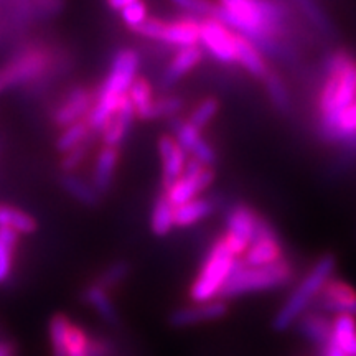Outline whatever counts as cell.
Segmentation results:
<instances>
[{
	"label": "cell",
	"instance_id": "cell-1",
	"mask_svg": "<svg viewBox=\"0 0 356 356\" xmlns=\"http://www.w3.org/2000/svg\"><path fill=\"white\" fill-rule=\"evenodd\" d=\"M286 12L273 0H220L213 19L220 20L239 37L267 51L275 50L274 35L282 25Z\"/></svg>",
	"mask_w": 356,
	"mask_h": 356
},
{
	"label": "cell",
	"instance_id": "cell-2",
	"mask_svg": "<svg viewBox=\"0 0 356 356\" xmlns=\"http://www.w3.org/2000/svg\"><path fill=\"white\" fill-rule=\"evenodd\" d=\"M139 55L134 50H121L115 53L109 73L99 88L95 104L86 115V122L92 131H102L115 111L121 108L127 97L129 89L136 81L139 71Z\"/></svg>",
	"mask_w": 356,
	"mask_h": 356
},
{
	"label": "cell",
	"instance_id": "cell-3",
	"mask_svg": "<svg viewBox=\"0 0 356 356\" xmlns=\"http://www.w3.org/2000/svg\"><path fill=\"white\" fill-rule=\"evenodd\" d=\"M335 257L325 254L312 266V269L305 274V277L297 284L293 292L287 297L284 305L280 307L273 320L275 332H286L292 325L297 323L302 315L307 314L312 305L315 304L317 297L322 292L325 284L333 277L335 273Z\"/></svg>",
	"mask_w": 356,
	"mask_h": 356
},
{
	"label": "cell",
	"instance_id": "cell-4",
	"mask_svg": "<svg viewBox=\"0 0 356 356\" xmlns=\"http://www.w3.org/2000/svg\"><path fill=\"white\" fill-rule=\"evenodd\" d=\"M292 277V269L289 262L280 259L269 266H248L244 262L236 261L225 287H222L220 299H233V297L246 296L270 291L286 286Z\"/></svg>",
	"mask_w": 356,
	"mask_h": 356
},
{
	"label": "cell",
	"instance_id": "cell-5",
	"mask_svg": "<svg viewBox=\"0 0 356 356\" xmlns=\"http://www.w3.org/2000/svg\"><path fill=\"white\" fill-rule=\"evenodd\" d=\"M356 101V63L345 53H337L328 61V76L320 95L322 121L335 118Z\"/></svg>",
	"mask_w": 356,
	"mask_h": 356
},
{
	"label": "cell",
	"instance_id": "cell-6",
	"mask_svg": "<svg viewBox=\"0 0 356 356\" xmlns=\"http://www.w3.org/2000/svg\"><path fill=\"white\" fill-rule=\"evenodd\" d=\"M236 264V256L229 251L222 239L213 244L204 259L198 277L190 287V299L193 304L220 299L222 287Z\"/></svg>",
	"mask_w": 356,
	"mask_h": 356
},
{
	"label": "cell",
	"instance_id": "cell-7",
	"mask_svg": "<svg viewBox=\"0 0 356 356\" xmlns=\"http://www.w3.org/2000/svg\"><path fill=\"white\" fill-rule=\"evenodd\" d=\"M53 63V53L44 44H26L0 68V95L12 88L40 81Z\"/></svg>",
	"mask_w": 356,
	"mask_h": 356
},
{
	"label": "cell",
	"instance_id": "cell-8",
	"mask_svg": "<svg viewBox=\"0 0 356 356\" xmlns=\"http://www.w3.org/2000/svg\"><path fill=\"white\" fill-rule=\"evenodd\" d=\"M211 181L213 172L210 168L204 167L198 160L188 159L181 177L178 178L175 184L167 186L165 197L173 208L180 207V204L197 198L203 190L208 188V185H211Z\"/></svg>",
	"mask_w": 356,
	"mask_h": 356
},
{
	"label": "cell",
	"instance_id": "cell-9",
	"mask_svg": "<svg viewBox=\"0 0 356 356\" xmlns=\"http://www.w3.org/2000/svg\"><path fill=\"white\" fill-rule=\"evenodd\" d=\"M261 218L256 216V213L249 210L248 207L238 204L226 216V236L222 238V241L226 243V246L233 254L243 256L248 251L249 244L254 239L257 225H259Z\"/></svg>",
	"mask_w": 356,
	"mask_h": 356
},
{
	"label": "cell",
	"instance_id": "cell-10",
	"mask_svg": "<svg viewBox=\"0 0 356 356\" xmlns=\"http://www.w3.org/2000/svg\"><path fill=\"white\" fill-rule=\"evenodd\" d=\"M200 43L222 63L236 61V35L216 19L200 24Z\"/></svg>",
	"mask_w": 356,
	"mask_h": 356
},
{
	"label": "cell",
	"instance_id": "cell-11",
	"mask_svg": "<svg viewBox=\"0 0 356 356\" xmlns=\"http://www.w3.org/2000/svg\"><path fill=\"white\" fill-rule=\"evenodd\" d=\"M280 259H282V248H280L277 236L266 221L259 220L254 239L244 252V264L269 266Z\"/></svg>",
	"mask_w": 356,
	"mask_h": 356
},
{
	"label": "cell",
	"instance_id": "cell-12",
	"mask_svg": "<svg viewBox=\"0 0 356 356\" xmlns=\"http://www.w3.org/2000/svg\"><path fill=\"white\" fill-rule=\"evenodd\" d=\"M228 314V305L222 299L200 302V304L185 305L180 309L173 310L170 314V325L177 328L195 327V325L211 323L221 320Z\"/></svg>",
	"mask_w": 356,
	"mask_h": 356
},
{
	"label": "cell",
	"instance_id": "cell-13",
	"mask_svg": "<svg viewBox=\"0 0 356 356\" xmlns=\"http://www.w3.org/2000/svg\"><path fill=\"white\" fill-rule=\"evenodd\" d=\"M172 131L175 136L173 139L185 150V154L191 155V159L198 160L204 167H210L215 162V150L203 139L197 127L191 126L190 122L181 121V119H175L172 121Z\"/></svg>",
	"mask_w": 356,
	"mask_h": 356
},
{
	"label": "cell",
	"instance_id": "cell-14",
	"mask_svg": "<svg viewBox=\"0 0 356 356\" xmlns=\"http://www.w3.org/2000/svg\"><path fill=\"white\" fill-rule=\"evenodd\" d=\"M95 104L92 92L86 88H74L66 95V97L53 111V122L58 127L65 129L71 124L83 121V115H88Z\"/></svg>",
	"mask_w": 356,
	"mask_h": 356
},
{
	"label": "cell",
	"instance_id": "cell-15",
	"mask_svg": "<svg viewBox=\"0 0 356 356\" xmlns=\"http://www.w3.org/2000/svg\"><path fill=\"white\" fill-rule=\"evenodd\" d=\"M159 154L162 157L163 181H165V186H170L181 177L188 159H186L185 150L170 136H163L159 140Z\"/></svg>",
	"mask_w": 356,
	"mask_h": 356
},
{
	"label": "cell",
	"instance_id": "cell-16",
	"mask_svg": "<svg viewBox=\"0 0 356 356\" xmlns=\"http://www.w3.org/2000/svg\"><path fill=\"white\" fill-rule=\"evenodd\" d=\"M134 108L131 101L124 99L121 108L115 111V114L109 119L108 124H106L104 129H102V142H104V147H113V149H118V145L122 144V140L126 139L129 129L132 126L134 121Z\"/></svg>",
	"mask_w": 356,
	"mask_h": 356
},
{
	"label": "cell",
	"instance_id": "cell-17",
	"mask_svg": "<svg viewBox=\"0 0 356 356\" xmlns=\"http://www.w3.org/2000/svg\"><path fill=\"white\" fill-rule=\"evenodd\" d=\"M299 332L312 343L323 348L330 343L332 338V318L323 312H307L297 320Z\"/></svg>",
	"mask_w": 356,
	"mask_h": 356
},
{
	"label": "cell",
	"instance_id": "cell-18",
	"mask_svg": "<svg viewBox=\"0 0 356 356\" xmlns=\"http://www.w3.org/2000/svg\"><path fill=\"white\" fill-rule=\"evenodd\" d=\"M322 131L328 139L356 145V101L335 118L322 121Z\"/></svg>",
	"mask_w": 356,
	"mask_h": 356
},
{
	"label": "cell",
	"instance_id": "cell-19",
	"mask_svg": "<svg viewBox=\"0 0 356 356\" xmlns=\"http://www.w3.org/2000/svg\"><path fill=\"white\" fill-rule=\"evenodd\" d=\"M160 42L180 48L197 47V43L200 42V24L193 19H184L172 22V24H163Z\"/></svg>",
	"mask_w": 356,
	"mask_h": 356
},
{
	"label": "cell",
	"instance_id": "cell-20",
	"mask_svg": "<svg viewBox=\"0 0 356 356\" xmlns=\"http://www.w3.org/2000/svg\"><path fill=\"white\" fill-rule=\"evenodd\" d=\"M330 343L345 356H356V318L353 315H333Z\"/></svg>",
	"mask_w": 356,
	"mask_h": 356
},
{
	"label": "cell",
	"instance_id": "cell-21",
	"mask_svg": "<svg viewBox=\"0 0 356 356\" xmlns=\"http://www.w3.org/2000/svg\"><path fill=\"white\" fill-rule=\"evenodd\" d=\"M202 60V50L198 47H190V48H180V51L173 56L170 65L167 66V70L163 71L162 84L165 88L175 84L184 74L188 73L200 63Z\"/></svg>",
	"mask_w": 356,
	"mask_h": 356
},
{
	"label": "cell",
	"instance_id": "cell-22",
	"mask_svg": "<svg viewBox=\"0 0 356 356\" xmlns=\"http://www.w3.org/2000/svg\"><path fill=\"white\" fill-rule=\"evenodd\" d=\"M118 149H113V147H104V149L97 154L91 185L95 186L99 195L108 191L111 184H113L115 167H118Z\"/></svg>",
	"mask_w": 356,
	"mask_h": 356
},
{
	"label": "cell",
	"instance_id": "cell-23",
	"mask_svg": "<svg viewBox=\"0 0 356 356\" xmlns=\"http://www.w3.org/2000/svg\"><path fill=\"white\" fill-rule=\"evenodd\" d=\"M0 228L12 229L17 234H32L38 229V222L22 208L0 203Z\"/></svg>",
	"mask_w": 356,
	"mask_h": 356
},
{
	"label": "cell",
	"instance_id": "cell-24",
	"mask_svg": "<svg viewBox=\"0 0 356 356\" xmlns=\"http://www.w3.org/2000/svg\"><path fill=\"white\" fill-rule=\"evenodd\" d=\"M60 185L71 198H74L84 207H96L99 203L101 195L91 185V181H86L76 173H63L60 178Z\"/></svg>",
	"mask_w": 356,
	"mask_h": 356
},
{
	"label": "cell",
	"instance_id": "cell-25",
	"mask_svg": "<svg viewBox=\"0 0 356 356\" xmlns=\"http://www.w3.org/2000/svg\"><path fill=\"white\" fill-rule=\"evenodd\" d=\"M236 61H239V65L244 70H248L249 73L254 74L257 78L267 76L264 58L261 56L259 48L252 44L249 40L239 37V35H236Z\"/></svg>",
	"mask_w": 356,
	"mask_h": 356
},
{
	"label": "cell",
	"instance_id": "cell-26",
	"mask_svg": "<svg viewBox=\"0 0 356 356\" xmlns=\"http://www.w3.org/2000/svg\"><path fill=\"white\" fill-rule=\"evenodd\" d=\"M83 299L88 305H91L92 309L96 310V314L99 315L106 323L115 325L119 322L118 310H115L113 300H111L109 293L106 289L99 287L97 284H91V286L84 289Z\"/></svg>",
	"mask_w": 356,
	"mask_h": 356
},
{
	"label": "cell",
	"instance_id": "cell-27",
	"mask_svg": "<svg viewBox=\"0 0 356 356\" xmlns=\"http://www.w3.org/2000/svg\"><path fill=\"white\" fill-rule=\"evenodd\" d=\"M213 211L211 202L204 198H195L191 202H186L180 207L173 208V220H175V226L185 228V226H191L195 222L204 220L210 216Z\"/></svg>",
	"mask_w": 356,
	"mask_h": 356
},
{
	"label": "cell",
	"instance_id": "cell-28",
	"mask_svg": "<svg viewBox=\"0 0 356 356\" xmlns=\"http://www.w3.org/2000/svg\"><path fill=\"white\" fill-rule=\"evenodd\" d=\"M127 99L131 101L134 113L139 115L140 119L152 121V109L155 99L152 97V89H150L149 83L145 79L136 78V81L132 83V86L127 92Z\"/></svg>",
	"mask_w": 356,
	"mask_h": 356
},
{
	"label": "cell",
	"instance_id": "cell-29",
	"mask_svg": "<svg viewBox=\"0 0 356 356\" xmlns=\"http://www.w3.org/2000/svg\"><path fill=\"white\" fill-rule=\"evenodd\" d=\"M19 236L15 231L0 228V286L10 279L13 270V257H15Z\"/></svg>",
	"mask_w": 356,
	"mask_h": 356
},
{
	"label": "cell",
	"instance_id": "cell-30",
	"mask_svg": "<svg viewBox=\"0 0 356 356\" xmlns=\"http://www.w3.org/2000/svg\"><path fill=\"white\" fill-rule=\"evenodd\" d=\"M89 131H91V129H89L86 121H78L71 124V126H66L63 131H61L60 136H58L56 150L65 155L66 152H70V150L83 145L84 142L88 140Z\"/></svg>",
	"mask_w": 356,
	"mask_h": 356
},
{
	"label": "cell",
	"instance_id": "cell-31",
	"mask_svg": "<svg viewBox=\"0 0 356 356\" xmlns=\"http://www.w3.org/2000/svg\"><path fill=\"white\" fill-rule=\"evenodd\" d=\"M66 356H97L96 346L81 327L71 322L66 335Z\"/></svg>",
	"mask_w": 356,
	"mask_h": 356
},
{
	"label": "cell",
	"instance_id": "cell-32",
	"mask_svg": "<svg viewBox=\"0 0 356 356\" xmlns=\"http://www.w3.org/2000/svg\"><path fill=\"white\" fill-rule=\"evenodd\" d=\"M175 226V220H173V207L168 202L165 195L157 198L152 210V231L157 236H165L172 231Z\"/></svg>",
	"mask_w": 356,
	"mask_h": 356
},
{
	"label": "cell",
	"instance_id": "cell-33",
	"mask_svg": "<svg viewBox=\"0 0 356 356\" xmlns=\"http://www.w3.org/2000/svg\"><path fill=\"white\" fill-rule=\"evenodd\" d=\"M71 320L63 314L53 315L50 320V345L51 356H66V335H68Z\"/></svg>",
	"mask_w": 356,
	"mask_h": 356
},
{
	"label": "cell",
	"instance_id": "cell-34",
	"mask_svg": "<svg viewBox=\"0 0 356 356\" xmlns=\"http://www.w3.org/2000/svg\"><path fill=\"white\" fill-rule=\"evenodd\" d=\"M129 270H131V267H129L127 262H124V261L114 262V264L109 266L108 269L102 270L101 275L96 279L95 284H97V286L102 289H106V291H109V289L119 286V284H121L122 280L127 277Z\"/></svg>",
	"mask_w": 356,
	"mask_h": 356
},
{
	"label": "cell",
	"instance_id": "cell-35",
	"mask_svg": "<svg viewBox=\"0 0 356 356\" xmlns=\"http://www.w3.org/2000/svg\"><path fill=\"white\" fill-rule=\"evenodd\" d=\"M216 113H218V102L215 99H207L203 101L202 104L193 111V113H191V118L188 122L200 131V129H203L204 126H208V124L211 122V119L215 118Z\"/></svg>",
	"mask_w": 356,
	"mask_h": 356
},
{
	"label": "cell",
	"instance_id": "cell-36",
	"mask_svg": "<svg viewBox=\"0 0 356 356\" xmlns=\"http://www.w3.org/2000/svg\"><path fill=\"white\" fill-rule=\"evenodd\" d=\"M181 99L175 96H163L160 99L154 101L152 109V119H162V118H173L181 111Z\"/></svg>",
	"mask_w": 356,
	"mask_h": 356
},
{
	"label": "cell",
	"instance_id": "cell-37",
	"mask_svg": "<svg viewBox=\"0 0 356 356\" xmlns=\"http://www.w3.org/2000/svg\"><path fill=\"white\" fill-rule=\"evenodd\" d=\"M296 2L299 3V7L304 10L307 19H309L312 24L318 26L323 33H330V26H328L327 17L323 15L322 8L315 3V0H296Z\"/></svg>",
	"mask_w": 356,
	"mask_h": 356
},
{
	"label": "cell",
	"instance_id": "cell-38",
	"mask_svg": "<svg viewBox=\"0 0 356 356\" xmlns=\"http://www.w3.org/2000/svg\"><path fill=\"white\" fill-rule=\"evenodd\" d=\"M121 17L127 26H131L132 30H137L147 20L145 3L142 0H136V2L121 10Z\"/></svg>",
	"mask_w": 356,
	"mask_h": 356
},
{
	"label": "cell",
	"instance_id": "cell-39",
	"mask_svg": "<svg viewBox=\"0 0 356 356\" xmlns=\"http://www.w3.org/2000/svg\"><path fill=\"white\" fill-rule=\"evenodd\" d=\"M172 2L186 12L208 17V19H213L216 12V6L211 3L210 0H172Z\"/></svg>",
	"mask_w": 356,
	"mask_h": 356
},
{
	"label": "cell",
	"instance_id": "cell-40",
	"mask_svg": "<svg viewBox=\"0 0 356 356\" xmlns=\"http://www.w3.org/2000/svg\"><path fill=\"white\" fill-rule=\"evenodd\" d=\"M88 150H89V147L86 142H84L83 145H79V147H76V149L66 152L63 155V159H61V172L63 173L76 172V168L81 165V163L84 162V159H86Z\"/></svg>",
	"mask_w": 356,
	"mask_h": 356
},
{
	"label": "cell",
	"instance_id": "cell-41",
	"mask_svg": "<svg viewBox=\"0 0 356 356\" xmlns=\"http://www.w3.org/2000/svg\"><path fill=\"white\" fill-rule=\"evenodd\" d=\"M266 83L267 91H269V96L274 101V104L280 109H286L289 106V92L286 86H284V83L275 76H267Z\"/></svg>",
	"mask_w": 356,
	"mask_h": 356
},
{
	"label": "cell",
	"instance_id": "cell-42",
	"mask_svg": "<svg viewBox=\"0 0 356 356\" xmlns=\"http://www.w3.org/2000/svg\"><path fill=\"white\" fill-rule=\"evenodd\" d=\"M163 24L165 22L157 20V19H147L144 24H142L136 32H139L142 37H147L150 40H160V35H162Z\"/></svg>",
	"mask_w": 356,
	"mask_h": 356
},
{
	"label": "cell",
	"instance_id": "cell-43",
	"mask_svg": "<svg viewBox=\"0 0 356 356\" xmlns=\"http://www.w3.org/2000/svg\"><path fill=\"white\" fill-rule=\"evenodd\" d=\"M136 2V0H108V6L113 8V10H118L121 12L126 8L127 6H131V3Z\"/></svg>",
	"mask_w": 356,
	"mask_h": 356
},
{
	"label": "cell",
	"instance_id": "cell-44",
	"mask_svg": "<svg viewBox=\"0 0 356 356\" xmlns=\"http://www.w3.org/2000/svg\"><path fill=\"white\" fill-rule=\"evenodd\" d=\"M0 356H15V348L8 341H0Z\"/></svg>",
	"mask_w": 356,
	"mask_h": 356
},
{
	"label": "cell",
	"instance_id": "cell-45",
	"mask_svg": "<svg viewBox=\"0 0 356 356\" xmlns=\"http://www.w3.org/2000/svg\"><path fill=\"white\" fill-rule=\"evenodd\" d=\"M322 356H345L340 350H337L332 343L325 345L322 348Z\"/></svg>",
	"mask_w": 356,
	"mask_h": 356
},
{
	"label": "cell",
	"instance_id": "cell-46",
	"mask_svg": "<svg viewBox=\"0 0 356 356\" xmlns=\"http://www.w3.org/2000/svg\"><path fill=\"white\" fill-rule=\"evenodd\" d=\"M348 314H350V315H353V317L356 318V300H355V304L351 305V309H350Z\"/></svg>",
	"mask_w": 356,
	"mask_h": 356
}]
</instances>
